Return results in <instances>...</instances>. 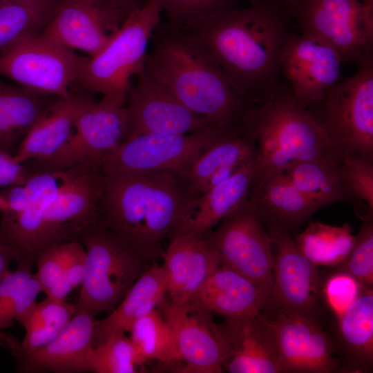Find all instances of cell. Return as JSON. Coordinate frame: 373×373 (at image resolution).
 <instances>
[{
	"label": "cell",
	"mask_w": 373,
	"mask_h": 373,
	"mask_svg": "<svg viewBox=\"0 0 373 373\" xmlns=\"http://www.w3.org/2000/svg\"><path fill=\"white\" fill-rule=\"evenodd\" d=\"M137 76V84L130 89L125 102L129 117L126 140L144 134H186L214 126L143 70Z\"/></svg>",
	"instance_id": "19"
},
{
	"label": "cell",
	"mask_w": 373,
	"mask_h": 373,
	"mask_svg": "<svg viewBox=\"0 0 373 373\" xmlns=\"http://www.w3.org/2000/svg\"><path fill=\"white\" fill-rule=\"evenodd\" d=\"M60 0L0 1V54L39 35Z\"/></svg>",
	"instance_id": "33"
},
{
	"label": "cell",
	"mask_w": 373,
	"mask_h": 373,
	"mask_svg": "<svg viewBox=\"0 0 373 373\" xmlns=\"http://www.w3.org/2000/svg\"><path fill=\"white\" fill-rule=\"evenodd\" d=\"M79 241L86 265L77 310L93 316L111 312L151 262L100 222L84 231Z\"/></svg>",
	"instance_id": "6"
},
{
	"label": "cell",
	"mask_w": 373,
	"mask_h": 373,
	"mask_svg": "<svg viewBox=\"0 0 373 373\" xmlns=\"http://www.w3.org/2000/svg\"><path fill=\"white\" fill-rule=\"evenodd\" d=\"M7 337H8V334L4 333L3 332L0 333V347L6 348Z\"/></svg>",
	"instance_id": "47"
},
{
	"label": "cell",
	"mask_w": 373,
	"mask_h": 373,
	"mask_svg": "<svg viewBox=\"0 0 373 373\" xmlns=\"http://www.w3.org/2000/svg\"><path fill=\"white\" fill-rule=\"evenodd\" d=\"M339 158L296 162L280 173L321 209L338 202L358 203L341 175Z\"/></svg>",
	"instance_id": "32"
},
{
	"label": "cell",
	"mask_w": 373,
	"mask_h": 373,
	"mask_svg": "<svg viewBox=\"0 0 373 373\" xmlns=\"http://www.w3.org/2000/svg\"><path fill=\"white\" fill-rule=\"evenodd\" d=\"M338 168L356 200L373 211V158L354 154L341 155Z\"/></svg>",
	"instance_id": "39"
},
{
	"label": "cell",
	"mask_w": 373,
	"mask_h": 373,
	"mask_svg": "<svg viewBox=\"0 0 373 373\" xmlns=\"http://www.w3.org/2000/svg\"><path fill=\"white\" fill-rule=\"evenodd\" d=\"M256 155L255 143L244 129H231L200 154L180 179L195 198L204 192L208 180L217 171L243 165Z\"/></svg>",
	"instance_id": "31"
},
{
	"label": "cell",
	"mask_w": 373,
	"mask_h": 373,
	"mask_svg": "<svg viewBox=\"0 0 373 373\" xmlns=\"http://www.w3.org/2000/svg\"><path fill=\"white\" fill-rule=\"evenodd\" d=\"M13 258L11 254L0 245V281L10 271L9 266Z\"/></svg>",
	"instance_id": "45"
},
{
	"label": "cell",
	"mask_w": 373,
	"mask_h": 373,
	"mask_svg": "<svg viewBox=\"0 0 373 373\" xmlns=\"http://www.w3.org/2000/svg\"><path fill=\"white\" fill-rule=\"evenodd\" d=\"M356 236L354 246L345 260L336 270L344 271L360 283L373 286V211L367 209Z\"/></svg>",
	"instance_id": "38"
},
{
	"label": "cell",
	"mask_w": 373,
	"mask_h": 373,
	"mask_svg": "<svg viewBox=\"0 0 373 373\" xmlns=\"http://www.w3.org/2000/svg\"><path fill=\"white\" fill-rule=\"evenodd\" d=\"M95 316L76 310L75 315L52 341L29 352H13L19 372H91L95 350Z\"/></svg>",
	"instance_id": "20"
},
{
	"label": "cell",
	"mask_w": 373,
	"mask_h": 373,
	"mask_svg": "<svg viewBox=\"0 0 373 373\" xmlns=\"http://www.w3.org/2000/svg\"><path fill=\"white\" fill-rule=\"evenodd\" d=\"M79 56L41 35L0 54V76L40 94L64 99L74 85Z\"/></svg>",
	"instance_id": "13"
},
{
	"label": "cell",
	"mask_w": 373,
	"mask_h": 373,
	"mask_svg": "<svg viewBox=\"0 0 373 373\" xmlns=\"http://www.w3.org/2000/svg\"><path fill=\"white\" fill-rule=\"evenodd\" d=\"M343 61L325 42L306 33H292L281 55V74L296 102L307 108L340 80Z\"/></svg>",
	"instance_id": "18"
},
{
	"label": "cell",
	"mask_w": 373,
	"mask_h": 373,
	"mask_svg": "<svg viewBox=\"0 0 373 373\" xmlns=\"http://www.w3.org/2000/svg\"><path fill=\"white\" fill-rule=\"evenodd\" d=\"M229 130L209 126L186 134H144L124 141L102 169L167 173L181 178L194 160Z\"/></svg>",
	"instance_id": "10"
},
{
	"label": "cell",
	"mask_w": 373,
	"mask_h": 373,
	"mask_svg": "<svg viewBox=\"0 0 373 373\" xmlns=\"http://www.w3.org/2000/svg\"><path fill=\"white\" fill-rule=\"evenodd\" d=\"M65 243L46 247L37 256L34 274L45 294L64 274Z\"/></svg>",
	"instance_id": "42"
},
{
	"label": "cell",
	"mask_w": 373,
	"mask_h": 373,
	"mask_svg": "<svg viewBox=\"0 0 373 373\" xmlns=\"http://www.w3.org/2000/svg\"><path fill=\"white\" fill-rule=\"evenodd\" d=\"M302 32L332 46L344 61L372 57L373 0H296L287 3Z\"/></svg>",
	"instance_id": "8"
},
{
	"label": "cell",
	"mask_w": 373,
	"mask_h": 373,
	"mask_svg": "<svg viewBox=\"0 0 373 373\" xmlns=\"http://www.w3.org/2000/svg\"><path fill=\"white\" fill-rule=\"evenodd\" d=\"M6 209V203L3 196L0 194V212L2 213Z\"/></svg>",
	"instance_id": "48"
},
{
	"label": "cell",
	"mask_w": 373,
	"mask_h": 373,
	"mask_svg": "<svg viewBox=\"0 0 373 373\" xmlns=\"http://www.w3.org/2000/svg\"><path fill=\"white\" fill-rule=\"evenodd\" d=\"M363 285L351 275L335 271L323 279L322 297L325 306L335 317L338 316L354 302Z\"/></svg>",
	"instance_id": "40"
},
{
	"label": "cell",
	"mask_w": 373,
	"mask_h": 373,
	"mask_svg": "<svg viewBox=\"0 0 373 373\" xmlns=\"http://www.w3.org/2000/svg\"><path fill=\"white\" fill-rule=\"evenodd\" d=\"M207 237L221 264L245 276L271 294L272 243L249 198Z\"/></svg>",
	"instance_id": "12"
},
{
	"label": "cell",
	"mask_w": 373,
	"mask_h": 373,
	"mask_svg": "<svg viewBox=\"0 0 373 373\" xmlns=\"http://www.w3.org/2000/svg\"><path fill=\"white\" fill-rule=\"evenodd\" d=\"M249 198L264 225L289 231L321 209L280 173L255 178Z\"/></svg>",
	"instance_id": "26"
},
{
	"label": "cell",
	"mask_w": 373,
	"mask_h": 373,
	"mask_svg": "<svg viewBox=\"0 0 373 373\" xmlns=\"http://www.w3.org/2000/svg\"><path fill=\"white\" fill-rule=\"evenodd\" d=\"M124 17L106 0H60L39 35L93 57L109 42Z\"/></svg>",
	"instance_id": "17"
},
{
	"label": "cell",
	"mask_w": 373,
	"mask_h": 373,
	"mask_svg": "<svg viewBox=\"0 0 373 373\" xmlns=\"http://www.w3.org/2000/svg\"><path fill=\"white\" fill-rule=\"evenodd\" d=\"M64 275L73 289L81 285L85 276L86 254L83 244L79 240L65 243Z\"/></svg>",
	"instance_id": "43"
},
{
	"label": "cell",
	"mask_w": 373,
	"mask_h": 373,
	"mask_svg": "<svg viewBox=\"0 0 373 373\" xmlns=\"http://www.w3.org/2000/svg\"><path fill=\"white\" fill-rule=\"evenodd\" d=\"M227 342L223 372L229 373H280L273 332L260 314L221 325Z\"/></svg>",
	"instance_id": "23"
},
{
	"label": "cell",
	"mask_w": 373,
	"mask_h": 373,
	"mask_svg": "<svg viewBox=\"0 0 373 373\" xmlns=\"http://www.w3.org/2000/svg\"><path fill=\"white\" fill-rule=\"evenodd\" d=\"M41 292L32 270L17 267L10 271L0 281V333L26 314Z\"/></svg>",
	"instance_id": "36"
},
{
	"label": "cell",
	"mask_w": 373,
	"mask_h": 373,
	"mask_svg": "<svg viewBox=\"0 0 373 373\" xmlns=\"http://www.w3.org/2000/svg\"><path fill=\"white\" fill-rule=\"evenodd\" d=\"M32 174L25 163L16 161L13 154L0 150V188L23 184Z\"/></svg>",
	"instance_id": "44"
},
{
	"label": "cell",
	"mask_w": 373,
	"mask_h": 373,
	"mask_svg": "<svg viewBox=\"0 0 373 373\" xmlns=\"http://www.w3.org/2000/svg\"><path fill=\"white\" fill-rule=\"evenodd\" d=\"M64 175L65 171H53L26 209L15 213H1L0 245L11 254L17 267L32 270L41 250L45 210L57 194Z\"/></svg>",
	"instance_id": "24"
},
{
	"label": "cell",
	"mask_w": 373,
	"mask_h": 373,
	"mask_svg": "<svg viewBox=\"0 0 373 373\" xmlns=\"http://www.w3.org/2000/svg\"><path fill=\"white\" fill-rule=\"evenodd\" d=\"M358 64L308 109L341 155L373 158V59Z\"/></svg>",
	"instance_id": "7"
},
{
	"label": "cell",
	"mask_w": 373,
	"mask_h": 373,
	"mask_svg": "<svg viewBox=\"0 0 373 373\" xmlns=\"http://www.w3.org/2000/svg\"><path fill=\"white\" fill-rule=\"evenodd\" d=\"M166 279L162 265L153 262L128 290L119 303L103 319L95 320L93 345L110 336L129 332L134 322L147 312L160 308L166 300Z\"/></svg>",
	"instance_id": "28"
},
{
	"label": "cell",
	"mask_w": 373,
	"mask_h": 373,
	"mask_svg": "<svg viewBox=\"0 0 373 373\" xmlns=\"http://www.w3.org/2000/svg\"><path fill=\"white\" fill-rule=\"evenodd\" d=\"M175 25H184L220 8L231 6L230 0H157Z\"/></svg>",
	"instance_id": "41"
},
{
	"label": "cell",
	"mask_w": 373,
	"mask_h": 373,
	"mask_svg": "<svg viewBox=\"0 0 373 373\" xmlns=\"http://www.w3.org/2000/svg\"><path fill=\"white\" fill-rule=\"evenodd\" d=\"M160 309L171 327L182 358L179 372L220 373L227 353L221 325L213 314L191 302L165 300Z\"/></svg>",
	"instance_id": "16"
},
{
	"label": "cell",
	"mask_w": 373,
	"mask_h": 373,
	"mask_svg": "<svg viewBox=\"0 0 373 373\" xmlns=\"http://www.w3.org/2000/svg\"><path fill=\"white\" fill-rule=\"evenodd\" d=\"M130 338L142 357L173 369L182 362L174 332L160 308L151 309L133 323Z\"/></svg>",
	"instance_id": "35"
},
{
	"label": "cell",
	"mask_w": 373,
	"mask_h": 373,
	"mask_svg": "<svg viewBox=\"0 0 373 373\" xmlns=\"http://www.w3.org/2000/svg\"><path fill=\"white\" fill-rule=\"evenodd\" d=\"M272 309L263 316L275 339L282 372L330 373L341 370L334 341L324 330L320 316Z\"/></svg>",
	"instance_id": "14"
},
{
	"label": "cell",
	"mask_w": 373,
	"mask_h": 373,
	"mask_svg": "<svg viewBox=\"0 0 373 373\" xmlns=\"http://www.w3.org/2000/svg\"><path fill=\"white\" fill-rule=\"evenodd\" d=\"M290 18L284 0H258L242 9L220 8L184 25L250 106L281 88L280 57L292 35Z\"/></svg>",
	"instance_id": "1"
},
{
	"label": "cell",
	"mask_w": 373,
	"mask_h": 373,
	"mask_svg": "<svg viewBox=\"0 0 373 373\" xmlns=\"http://www.w3.org/2000/svg\"><path fill=\"white\" fill-rule=\"evenodd\" d=\"M341 370L369 372L373 365V289L363 285L354 302L336 317Z\"/></svg>",
	"instance_id": "29"
},
{
	"label": "cell",
	"mask_w": 373,
	"mask_h": 373,
	"mask_svg": "<svg viewBox=\"0 0 373 373\" xmlns=\"http://www.w3.org/2000/svg\"><path fill=\"white\" fill-rule=\"evenodd\" d=\"M103 183L100 166L85 162L65 170L63 182L44 212L40 251L52 245L79 240L99 222Z\"/></svg>",
	"instance_id": "11"
},
{
	"label": "cell",
	"mask_w": 373,
	"mask_h": 373,
	"mask_svg": "<svg viewBox=\"0 0 373 373\" xmlns=\"http://www.w3.org/2000/svg\"><path fill=\"white\" fill-rule=\"evenodd\" d=\"M129 131L125 104L102 97L93 99L78 116L73 134L54 156L41 162H24L32 172L65 171L88 162L99 166L123 143Z\"/></svg>",
	"instance_id": "9"
},
{
	"label": "cell",
	"mask_w": 373,
	"mask_h": 373,
	"mask_svg": "<svg viewBox=\"0 0 373 373\" xmlns=\"http://www.w3.org/2000/svg\"><path fill=\"white\" fill-rule=\"evenodd\" d=\"M207 236L179 230L170 235L161 259L171 302L191 301L220 265L219 256Z\"/></svg>",
	"instance_id": "21"
},
{
	"label": "cell",
	"mask_w": 373,
	"mask_h": 373,
	"mask_svg": "<svg viewBox=\"0 0 373 373\" xmlns=\"http://www.w3.org/2000/svg\"><path fill=\"white\" fill-rule=\"evenodd\" d=\"M256 175L254 157L229 179L193 198L186 217L174 231L207 236L216 224L249 198Z\"/></svg>",
	"instance_id": "27"
},
{
	"label": "cell",
	"mask_w": 373,
	"mask_h": 373,
	"mask_svg": "<svg viewBox=\"0 0 373 373\" xmlns=\"http://www.w3.org/2000/svg\"><path fill=\"white\" fill-rule=\"evenodd\" d=\"M88 92L72 90L59 99L18 145L15 159L18 162H41L57 154L68 142L76 120L92 99Z\"/></svg>",
	"instance_id": "25"
},
{
	"label": "cell",
	"mask_w": 373,
	"mask_h": 373,
	"mask_svg": "<svg viewBox=\"0 0 373 373\" xmlns=\"http://www.w3.org/2000/svg\"><path fill=\"white\" fill-rule=\"evenodd\" d=\"M157 0H146L128 11L106 46L93 57H82L74 85L125 104L130 80L144 67L150 40L160 21Z\"/></svg>",
	"instance_id": "5"
},
{
	"label": "cell",
	"mask_w": 373,
	"mask_h": 373,
	"mask_svg": "<svg viewBox=\"0 0 373 373\" xmlns=\"http://www.w3.org/2000/svg\"><path fill=\"white\" fill-rule=\"evenodd\" d=\"M241 127L256 149V178L278 173L300 161L338 159L341 155L307 108L289 89L280 88L247 108Z\"/></svg>",
	"instance_id": "4"
},
{
	"label": "cell",
	"mask_w": 373,
	"mask_h": 373,
	"mask_svg": "<svg viewBox=\"0 0 373 373\" xmlns=\"http://www.w3.org/2000/svg\"><path fill=\"white\" fill-rule=\"evenodd\" d=\"M114 8L126 14L133 8L140 6L136 0H106Z\"/></svg>",
	"instance_id": "46"
},
{
	"label": "cell",
	"mask_w": 373,
	"mask_h": 373,
	"mask_svg": "<svg viewBox=\"0 0 373 373\" xmlns=\"http://www.w3.org/2000/svg\"><path fill=\"white\" fill-rule=\"evenodd\" d=\"M154 36L143 71L214 126L241 127L249 106L210 52L184 29L174 28Z\"/></svg>",
	"instance_id": "3"
},
{
	"label": "cell",
	"mask_w": 373,
	"mask_h": 373,
	"mask_svg": "<svg viewBox=\"0 0 373 373\" xmlns=\"http://www.w3.org/2000/svg\"><path fill=\"white\" fill-rule=\"evenodd\" d=\"M273 254V280L267 305L275 309L320 316L324 312L323 279L298 249L290 231L269 228Z\"/></svg>",
	"instance_id": "15"
},
{
	"label": "cell",
	"mask_w": 373,
	"mask_h": 373,
	"mask_svg": "<svg viewBox=\"0 0 373 373\" xmlns=\"http://www.w3.org/2000/svg\"><path fill=\"white\" fill-rule=\"evenodd\" d=\"M146 362L130 336L126 333H119L110 336L95 347L91 372H140L139 370H143Z\"/></svg>",
	"instance_id": "37"
},
{
	"label": "cell",
	"mask_w": 373,
	"mask_h": 373,
	"mask_svg": "<svg viewBox=\"0 0 373 373\" xmlns=\"http://www.w3.org/2000/svg\"><path fill=\"white\" fill-rule=\"evenodd\" d=\"M269 298L251 279L220 263L190 302L225 320H239L260 314Z\"/></svg>",
	"instance_id": "22"
},
{
	"label": "cell",
	"mask_w": 373,
	"mask_h": 373,
	"mask_svg": "<svg viewBox=\"0 0 373 373\" xmlns=\"http://www.w3.org/2000/svg\"><path fill=\"white\" fill-rule=\"evenodd\" d=\"M58 99L0 79V150L12 153Z\"/></svg>",
	"instance_id": "30"
},
{
	"label": "cell",
	"mask_w": 373,
	"mask_h": 373,
	"mask_svg": "<svg viewBox=\"0 0 373 373\" xmlns=\"http://www.w3.org/2000/svg\"><path fill=\"white\" fill-rule=\"evenodd\" d=\"M9 1V0H0V1Z\"/></svg>",
	"instance_id": "50"
},
{
	"label": "cell",
	"mask_w": 373,
	"mask_h": 373,
	"mask_svg": "<svg viewBox=\"0 0 373 373\" xmlns=\"http://www.w3.org/2000/svg\"><path fill=\"white\" fill-rule=\"evenodd\" d=\"M99 222L149 262L186 217L193 197L179 177L167 173L102 169Z\"/></svg>",
	"instance_id": "2"
},
{
	"label": "cell",
	"mask_w": 373,
	"mask_h": 373,
	"mask_svg": "<svg viewBox=\"0 0 373 373\" xmlns=\"http://www.w3.org/2000/svg\"><path fill=\"white\" fill-rule=\"evenodd\" d=\"M356 239L349 224L334 226L311 222L295 238L299 251L316 267L341 265L351 251Z\"/></svg>",
	"instance_id": "34"
},
{
	"label": "cell",
	"mask_w": 373,
	"mask_h": 373,
	"mask_svg": "<svg viewBox=\"0 0 373 373\" xmlns=\"http://www.w3.org/2000/svg\"><path fill=\"white\" fill-rule=\"evenodd\" d=\"M286 3H289V2H291V1H294L296 0H284Z\"/></svg>",
	"instance_id": "49"
}]
</instances>
